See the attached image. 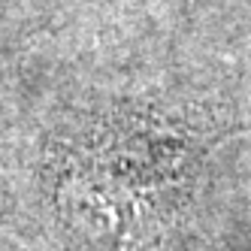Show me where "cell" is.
Instances as JSON below:
<instances>
[{
	"mask_svg": "<svg viewBox=\"0 0 251 251\" xmlns=\"http://www.w3.org/2000/svg\"><path fill=\"white\" fill-rule=\"evenodd\" d=\"M215 142L203 127L160 109L100 112L61 142L58 206L118 248H133L188 203Z\"/></svg>",
	"mask_w": 251,
	"mask_h": 251,
	"instance_id": "6da1fadb",
	"label": "cell"
}]
</instances>
